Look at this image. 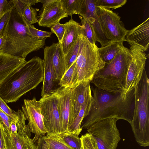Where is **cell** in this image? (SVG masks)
Returning a JSON list of instances; mask_svg holds the SVG:
<instances>
[{"label":"cell","mask_w":149,"mask_h":149,"mask_svg":"<svg viewBox=\"0 0 149 149\" xmlns=\"http://www.w3.org/2000/svg\"><path fill=\"white\" fill-rule=\"evenodd\" d=\"M131 59L128 68L123 92L121 96L124 100L129 93L134 90L141 79L145 69L147 56L145 51L136 45H130Z\"/></svg>","instance_id":"obj_9"},{"label":"cell","mask_w":149,"mask_h":149,"mask_svg":"<svg viewBox=\"0 0 149 149\" xmlns=\"http://www.w3.org/2000/svg\"><path fill=\"white\" fill-rule=\"evenodd\" d=\"M12 7L11 0H0V20L6 13L11 10Z\"/></svg>","instance_id":"obj_36"},{"label":"cell","mask_w":149,"mask_h":149,"mask_svg":"<svg viewBox=\"0 0 149 149\" xmlns=\"http://www.w3.org/2000/svg\"><path fill=\"white\" fill-rule=\"evenodd\" d=\"M65 24L60 23L56 24L50 27L51 32L55 34L58 40V42L61 43L65 31Z\"/></svg>","instance_id":"obj_34"},{"label":"cell","mask_w":149,"mask_h":149,"mask_svg":"<svg viewBox=\"0 0 149 149\" xmlns=\"http://www.w3.org/2000/svg\"><path fill=\"white\" fill-rule=\"evenodd\" d=\"M0 119L4 128L7 131L10 132V123L13 119L0 109Z\"/></svg>","instance_id":"obj_37"},{"label":"cell","mask_w":149,"mask_h":149,"mask_svg":"<svg viewBox=\"0 0 149 149\" xmlns=\"http://www.w3.org/2000/svg\"><path fill=\"white\" fill-rule=\"evenodd\" d=\"M28 27L31 34L38 39L42 40L47 38H50L53 33L51 31H44L38 29L33 24L29 25Z\"/></svg>","instance_id":"obj_33"},{"label":"cell","mask_w":149,"mask_h":149,"mask_svg":"<svg viewBox=\"0 0 149 149\" xmlns=\"http://www.w3.org/2000/svg\"></svg>","instance_id":"obj_43"},{"label":"cell","mask_w":149,"mask_h":149,"mask_svg":"<svg viewBox=\"0 0 149 149\" xmlns=\"http://www.w3.org/2000/svg\"><path fill=\"white\" fill-rule=\"evenodd\" d=\"M123 42H111L105 46L98 48L99 56L105 63L111 61L122 48Z\"/></svg>","instance_id":"obj_22"},{"label":"cell","mask_w":149,"mask_h":149,"mask_svg":"<svg viewBox=\"0 0 149 149\" xmlns=\"http://www.w3.org/2000/svg\"><path fill=\"white\" fill-rule=\"evenodd\" d=\"M84 0H61L63 10L67 15L72 17L79 14Z\"/></svg>","instance_id":"obj_26"},{"label":"cell","mask_w":149,"mask_h":149,"mask_svg":"<svg viewBox=\"0 0 149 149\" xmlns=\"http://www.w3.org/2000/svg\"><path fill=\"white\" fill-rule=\"evenodd\" d=\"M125 41L130 45H136L144 51L148 50L149 45V18L130 30H128Z\"/></svg>","instance_id":"obj_17"},{"label":"cell","mask_w":149,"mask_h":149,"mask_svg":"<svg viewBox=\"0 0 149 149\" xmlns=\"http://www.w3.org/2000/svg\"><path fill=\"white\" fill-rule=\"evenodd\" d=\"M65 24V31L61 43L65 55L84 32V30L83 26L74 20L72 17Z\"/></svg>","instance_id":"obj_18"},{"label":"cell","mask_w":149,"mask_h":149,"mask_svg":"<svg viewBox=\"0 0 149 149\" xmlns=\"http://www.w3.org/2000/svg\"><path fill=\"white\" fill-rule=\"evenodd\" d=\"M44 76L41 92L42 97L51 95L60 87L58 86L59 82L56 79L49 46L44 48Z\"/></svg>","instance_id":"obj_16"},{"label":"cell","mask_w":149,"mask_h":149,"mask_svg":"<svg viewBox=\"0 0 149 149\" xmlns=\"http://www.w3.org/2000/svg\"><path fill=\"white\" fill-rule=\"evenodd\" d=\"M2 35L4 42L1 52L24 59L30 53L43 48L46 39L39 40L32 36L13 5Z\"/></svg>","instance_id":"obj_2"},{"label":"cell","mask_w":149,"mask_h":149,"mask_svg":"<svg viewBox=\"0 0 149 149\" xmlns=\"http://www.w3.org/2000/svg\"><path fill=\"white\" fill-rule=\"evenodd\" d=\"M43 60L35 56L16 70L0 84V96L6 103L17 101L43 81Z\"/></svg>","instance_id":"obj_3"},{"label":"cell","mask_w":149,"mask_h":149,"mask_svg":"<svg viewBox=\"0 0 149 149\" xmlns=\"http://www.w3.org/2000/svg\"><path fill=\"white\" fill-rule=\"evenodd\" d=\"M90 83L86 85L79 84L73 88L74 98L72 111V123L86 99L92 94Z\"/></svg>","instance_id":"obj_21"},{"label":"cell","mask_w":149,"mask_h":149,"mask_svg":"<svg viewBox=\"0 0 149 149\" xmlns=\"http://www.w3.org/2000/svg\"><path fill=\"white\" fill-rule=\"evenodd\" d=\"M49 46L56 79L59 82L66 72L65 55L61 43H53Z\"/></svg>","instance_id":"obj_19"},{"label":"cell","mask_w":149,"mask_h":149,"mask_svg":"<svg viewBox=\"0 0 149 149\" xmlns=\"http://www.w3.org/2000/svg\"><path fill=\"white\" fill-rule=\"evenodd\" d=\"M127 1V0H95V4L96 7L115 9L123 6Z\"/></svg>","instance_id":"obj_31"},{"label":"cell","mask_w":149,"mask_h":149,"mask_svg":"<svg viewBox=\"0 0 149 149\" xmlns=\"http://www.w3.org/2000/svg\"><path fill=\"white\" fill-rule=\"evenodd\" d=\"M96 13L102 31L111 42L125 41L128 30L125 27L120 17L110 9L96 7Z\"/></svg>","instance_id":"obj_10"},{"label":"cell","mask_w":149,"mask_h":149,"mask_svg":"<svg viewBox=\"0 0 149 149\" xmlns=\"http://www.w3.org/2000/svg\"><path fill=\"white\" fill-rule=\"evenodd\" d=\"M118 120L109 118L98 120L87 129L99 149H116L121 139L116 125Z\"/></svg>","instance_id":"obj_7"},{"label":"cell","mask_w":149,"mask_h":149,"mask_svg":"<svg viewBox=\"0 0 149 149\" xmlns=\"http://www.w3.org/2000/svg\"><path fill=\"white\" fill-rule=\"evenodd\" d=\"M78 80L75 61L65 72L58 84L63 87L72 88L78 85Z\"/></svg>","instance_id":"obj_24"},{"label":"cell","mask_w":149,"mask_h":149,"mask_svg":"<svg viewBox=\"0 0 149 149\" xmlns=\"http://www.w3.org/2000/svg\"><path fill=\"white\" fill-rule=\"evenodd\" d=\"M17 127L16 121L12 119L11 121L10 126V132L12 134H15L17 132Z\"/></svg>","instance_id":"obj_40"},{"label":"cell","mask_w":149,"mask_h":149,"mask_svg":"<svg viewBox=\"0 0 149 149\" xmlns=\"http://www.w3.org/2000/svg\"><path fill=\"white\" fill-rule=\"evenodd\" d=\"M80 138L82 149H99L96 142L89 133L82 135Z\"/></svg>","instance_id":"obj_32"},{"label":"cell","mask_w":149,"mask_h":149,"mask_svg":"<svg viewBox=\"0 0 149 149\" xmlns=\"http://www.w3.org/2000/svg\"><path fill=\"white\" fill-rule=\"evenodd\" d=\"M10 10L6 13L0 20V38L3 36L2 32L4 27L9 17Z\"/></svg>","instance_id":"obj_38"},{"label":"cell","mask_w":149,"mask_h":149,"mask_svg":"<svg viewBox=\"0 0 149 149\" xmlns=\"http://www.w3.org/2000/svg\"><path fill=\"white\" fill-rule=\"evenodd\" d=\"M133 118L130 123L135 140L141 146H149V80L145 70L134 89Z\"/></svg>","instance_id":"obj_5"},{"label":"cell","mask_w":149,"mask_h":149,"mask_svg":"<svg viewBox=\"0 0 149 149\" xmlns=\"http://www.w3.org/2000/svg\"><path fill=\"white\" fill-rule=\"evenodd\" d=\"M93 100L88 115L84 119L81 128L88 129L95 122L109 118L125 120L130 123L133 116L134 90L124 100L120 93H112L91 86Z\"/></svg>","instance_id":"obj_1"},{"label":"cell","mask_w":149,"mask_h":149,"mask_svg":"<svg viewBox=\"0 0 149 149\" xmlns=\"http://www.w3.org/2000/svg\"><path fill=\"white\" fill-rule=\"evenodd\" d=\"M131 59L130 49L123 46L114 58L95 74L91 83L101 90L121 95Z\"/></svg>","instance_id":"obj_4"},{"label":"cell","mask_w":149,"mask_h":149,"mask_svg":"<svg viewBox=\"0 0 149 149\" xmlns=\"http://www.w3.org/2000/svg\"><path fill=\"white\" fill-rule=\"evenodd\" d=\"M48 149H74L65 143L55 135H45L42 137Z\"/></svg>","instance_id":"obj_28"},{"label":"cell","mask_w":149,"mask_h":149,"mask_svg":"<svg viewBox=\"0 0 149 149\" xmlns=\"http://www.w3.org/2000/svg\"><path fill=\"white\" fill-rule=\"evenodd\" d=\"M82 130L81 129L73 132L61 133L57 136L59 139L74 149H82L81 139L79 136Z\"/></svg>","instance_id":"obj_25"},{"label":"cell","mask_w":149,"mask_h":149,"mask_svg":"<svg viewBox=\"0 0 149 149\" xmlns=\"http://www.w3.org/2000/svg\"><path fill=\"white\" fill-rule=\"evenodd\" d=\"M56 91L60 115V134L68 132L72 122V111L74 91L73 88L60 87Z\"/></svg>","instance_id":"obj_13"},{"label":"cell","mask_w":149,"mask_h":149,"mask_svg":"<svg viewBox=\"0 0 149 149\" xmlns=\"http://www.w3.org/2000/svg\"><path fill=\"white\" fill-rule=\"evenodd\" d=\"M22 111L28 122L27 124L31 132L35 136L33 139L35 142L47 134L41 114L39 100L33 98L24 99L22 105Z\"/></svg>","instance_id":"obj_12"},{"label":"cell","mask_w":149,"mask_h":149,"mask_svg":"<svg viewBox=\"0 0 149 149\" xmlns=\"http://www.w3.org/2000/svg\"><path fill=\"white\" fill-rule=\"evenodd\" d=\"M26 61L25 59L13 57L0 52V84Z\"/></svg>","instance_id":"obj_20"},{"label":"cell","mask_w":149,"mask_h":149,"mask_svg":"<svg viewBox=\"0 0 149 149\" xmlns=\"http://www.w3.org/2000/svg\"><path fill=\"white\" fill-rule=\"evenodd\" d=\"M17 120V132L12 134L7 131L2 124V133L5 149H38L33 139L26 119L22 110L19 109L15 112Z\"/></svg>","instance_id":"obj_8"},{"label":"cell","mask_w":149,"mask_h":149,"mask_svg":"<svg viewBox=\"0 0 149 149\" xmlns=\"http://www.w3.org/2000/svg\"><path fill=\"white\" fill-rule=\"evenodd\" d=\"M56 91L51 95L42 97L39 100L47 135L57 136L60 134V115Z\"/></svg>","instance_id":"obj_11"},{"label":"cell","mask_w":149,"mask_h":149,"mask_svg":"<svg viewBox=\"0 0 149 149\" xmlns=\"http://www.w3.org/2000/svg\"><path fill=\"white\" fill-rule=\"evenodd\" d=\"M83 33L70 48L67 54L65 55L66 71L76 61L81 44Z\"/></svg>","instance_id":"obj_27"},{"label":"cell","mask_w":149,"mask_h":149,"mask_svg":"<svg viewBox=\"0 0 149 149\" xmlns=\"http://www.w3.org/2000/svg\"><path fill=\"white\" fill-rule=\"evenodd\" d=\"M98 49L95 44L88 41L84 32L76 61L78 84L91 83L95 74L104 67L105 63L99 56Z\"/></svg>","instance_id":"obj_6"},{"label":"cell","mask_w":149,"mask_h":149,"mask_svg":"<svg viewBox=\"0 0 149 149\" xmlns=\"http://www.w3.org/2000/svg\"><path fill=\"white\" fill-rule=\"evenodd\" d=\"M95 0H84L79 15L92 24L96 40L103 47L111 42L106 38L100 24L96 13Z\"/></svg>","instance_id":"obj_15"},{"label":"cell","mask_w":149,"mask_h":149,"mask_svg":"<svg viewBox=\"0 0 149 149\" xmlns=\"http://www.w3.org/2000/svg\"><path fill=\"white\" fill-rule=\"evenodd\" d=\"M81 25L84 30V34L88 41L93 44H95L96 37L92 24L88 20L80 17Z\"/></svg>","instance_id":"obj_30"},{"label":"cell","mask_w":149,"mask_h":149,"mask_svg":"<svg viewBox=\"0 0 149 149\" xmlns=\"http://www.w3.org/2000/svg\"><path fill=\"white\" fill-rule=\"evenodd\" d=\"M0 109L10 117L13 119L17 121V116L15 111L11 109L7 105L5 102L0 96Z\"/></svg>","instance_id":"obj_35"},{"label":"cell","mask_w":149,"mask_h":149,"mask_svg":"<svg viewBox=\"0 0 149 149\" xmlns=\"http://www.w3.org/2000/svg\"><path fill=\"white\" fill-rule=\"evenodd\" d=\"M38 141L37 146L38 149H48L47 144L42 137L39 138Z\"/></svg>","instance_id":"obj_39"},{"label":"cell","mask_w":149,"mask_h":149,"mask_svg":"<svg viewBox=\"0 0 149 149\" xmlns=\"http://www.w3.org/2000/svg\"><path fill=\"white\" fill-rule=\"evenodd\" d=\"M26 25L28 26L38 22V16L36 9L27 5L20 15Z\"/></svg>","instance_id":"obj_29"},{"label":"cell","mask_w":149,"mask_h":149,"mask_svg":"<svg viewBox=\"0 0 149 149\" xmlns=\"http://www.w3.org/2000/svg\"><path fill=\"white\" fill-rule=\"evenodd\" d=\"M4 42V38L3 36L0 38V52L3 47Z\"/></svg>","instance_id":"obj_42"},{"label":"cell","mask_w":149,"mask_h":149,"mask_svg":"<svg viewBox=\"0 0 149 149\" xmlns=\"http://www.w3.org/2000/svg\"><path fill=\"white\" fill-rule=\"evenodd\" d=\"M2 124L0 120V149H5L4 141L3 138L2 131L1 126Z\"/></svg>","instance_id":"obj_41"},{"label":"cell","mask_w":149,"mask_h":149,"mask_svg":"<svg viewBox=\"0 0 149 149\" xmlns=\"http://www.w3.org/2000/svg\"><path fill=\"white\" fill-rule=\"evenodd\" d=\"M92 94L86 99L78 114L70 126L68 132H73L81 129V125L84 119L88 115L92 103Z\"/></svg>","instance_id":"obj_23"},{"label":"cell","mask_w":149,"mask_h":149,"mask_svg":"<svg viewBox=\"0 0 149 149\" xmlns=\"http://www.w3.org/2000/svg\"><path fill=\"white\" fill-rule=\"evenodd\" d=\"M68 17L62 7L61 0H51L48 3L42 6L38 16L39 25L50 28L60 23L62 19Z\"/></svg>","instance_id":"obj_14"}]
</instances>
